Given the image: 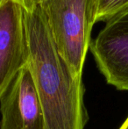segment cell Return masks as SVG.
<instances>
[{
	"label": "cell",
	"mask_w": 128,
	"mask_h": 129,
	"mask_svg": "<svg viewBox=\"0 0 128 129\" xmlns=\"http://www.w3.org/2000/svg\"><path fill=\"white\" fill-rule=\"evenodd\" d=\"M28 62L43 109L47 129H84L88 112L82 77L61 55L39 5L23 7Z\"/></svg>",
	"instance_id": "1"
},
{
	"label": "cell",
	"mask_w": 128,
	"mask_h": 129,
	"mask_svg": "<svg viewBox=\"0 0 128 129\" xmlns=\"http://www.w3.org/2000/svg\"><path fill=\"white\" fill-rule=\"evenodd\" d=\"M38 5L61 55L74 75L82 77L97 0H39Z\"/></svg>",
	"instance_id": "2"
},
{
	"label": "cell",
	"mask_w": 128,
	"mask_h": 129,
	"mask_svg": "<svg viewBox=\"0 0 128 129\" xmlns=\"http://www.w3.org/2000/svg\"><path fill=\"white\" fill-rule=\"evenodd\" d=\"M90 50L108 84L128 90V10L105 22Z\"/></svg>",
	"instance_id": "3"
},
{
	"label": "cell",
	"mask_w": 128,
	"mask_h": 129,
	"mask_svg": "<svg viewBox=\"0 0 128 129\" xmlns=\"http://www.w3.org/2000/svg\"><path fill=\"white\" fill-rule=\"evenodd\" d=\"M27 62L28 46L23 6L15 0H1L0 98Z\"/></svg>",
	"instance_id": "4"
},
{
	"label": "cell",
	"mask_w": 128,
	"mask_h": 129,
	"mask_svg": "<svg viewBox=\"0 0 128 129\" xmlns=\"http://www.w3.org/2000/svg\"><path fill=\"white\" fill-rule=\"evenodd\" d=\"M0 129H47L33 78L25 66L0 98Z\"/></svg>",
	"instance_id": "5"
},
{
	"label": "cell",
	"mask_w": 128,
	"mask_h": 129,
	"mask_svg": "<svg viewBox=\"0 0 128 129\" xmlns=\"http://www.w3.org/2000/svg\"><path fill=\"white\" fill-rule=\"evenodd\" d=\"M128 10V0H97L96 23L107 22Z\"/></svg>",
	"instance_id": "6"
},
{
	"label": "cell",
	"mask_w": 128,
	"mask_h": 129,
	"mask_svg": "<svg viewBox=\"0 0 128 129\" xmlns=\"http://www.w3.org/2000/svg\"><path fill=\"white\" fill-rule=\"evenodd\" d=\"M16 2H18L19 4H20L23 7L26 6H31L33 5H38L39 0H15Z\"/></svg>",
	"instance_id": "7"
},
{
	"label": "cell",
	"mask_w": 128,
	"mask_h": 129,
	"mask_svg": "<svg viewBox=\"0 0 128 129\" xmlns=\"http://www.w3.org/2000/svg\"><path fill=\"white\" fill-rule=\"evenodd\" d=\"M119 129H128V116H127L126 119H125L123 124L121 125V126L119 127Z\"/></svg>",
	"instance_id": "8"
},
{
	"label": "cell",
	"mask_w": 128,
	"mask_h": 129,
	"mask_svg": "<svg viewBox=\"0 0 128 129\" xmlns=\"http://www.w3.org/2000/svg\"><path fill=\"white\" fill-rule=\"evenodd\" d=\"M0 1H1V0H0Z\"/></svg>",
	"instance_id": "9"
}]
</instances>
